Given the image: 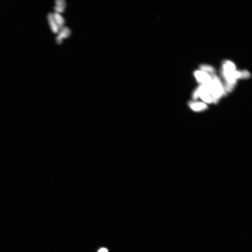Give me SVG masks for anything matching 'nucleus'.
<instances>
[{
	"instance_id": "f257e3e1",
	"label": "nucleus",
	"mask_w": 252,
	"mask_h": 252,
	"mask_svg": "<svg viewBox=\"0 0 252 252\" xmlns=\"http://www.w3.org/2000/svg\"><path fill=\"white\" fill-rule=\"evenodd\" d=\"M212 80L208 84V89L213 100V102L217 103L223 95L226 94L224 86L217 76L212 75Z\"/></svg>"
},
{
	"instance_id": "f03ea898",
	"label": "nucleus",
	"mask_w": 252,
	"mask_h": 252,
	"mask_svg": "<svg viewBox=\"0 0 252 252\" xmlns=\"http://www.w3.org/2000/svg\"><path fill=\"white\" fill-rule=\"evenodd\" d=\"M194 74L197 81L201 85L207 83L211 81V76L204 72L196 71Z\"/></svg>"
},
{
	"instance_id": "7ed1b4c3",
	"label": "nucleus",
	"mask_w": 252,
	"mask_h": 252,
	"mask_svg": "<svg viewBox=\"0 0 252 252\" xmlns=\"http://www.w3.org/2000/svg\"><path fill=\"white\" fill-rule=\"evenodd\" d=\"M190 108L196 112H200L207 109V106L204 103L196 101H190L188 103Z\"/></svg>"
},
{
	"instance_id": "20e7f679",
	"label": "nucleus",
	"mask_w": 252,
	"mask_h": 252,
	"mask_svg": "<svg viewBox=\"0 0 252 252\" xmlns=\"http://www.w3.org/2000/svg\"><path fill=\"white\" fill-rule=\"evenodd\" d=\"M58 33V35L56 38V42L58 44H60L61 43L63 39L69 37L71 35V31L68 28L64 26L60 29Z\"/></svg>"
},
{
	"instance_id": "39448f33",
	"label": "nucleus",
	"mask_w": 252,
	"mask_h": 252,
	"mask_svg": "<svg viewBox=\"0 0 252 252\" xmlns=\"http://www.w3.org/2000/svg\"><path fill=\"white\" fill-rule=\"evenodd\" d=\"M48 19L50 28L53 32L55 33H58L59 31V28L55 21L54 14L50 13L48 14Z\"/></svg>"
},
{
	"instance_id": "423d86ee",
	"label": "nucleus",
	"mask_w": 252,
	"mask_h": 252,
	"mask_svg": "<svg viewBox=\"0 0 252 252\" xmlns=\"http://www.w3.org/2000/svg\"><path fill=\"white\" fill-rule=\"evenodd\" d=\"M55 3L54 9L55 13H60L64 12L66 6V2L64 0H56Z\"/></svg>"
},
{
	"instance_id": "0eeeda50",
	"label": "nucleus",
	"mask_w": 252,
	"mask_h": 252,
	"mask_svg": "<svg viewBox=\"0 0 252 252\" xmlns=\"http://www.w3.org/2000/svg\"><path fill=\"white\" fill-rule=\"evenodd\" d=\"M236 66L234 63L230 61H226L223 64L222 71H235Z\"/></svg>"
},
{
	"instance_id": "6e6552de",
	"label": "nucleus",
	"mask_w": 252,
	"mask_h": 252,
	"mask_svg": "<svg viewBox=\"0 0 252 252\" xmlns=\"http://www.w3.org/2000/svg\"><path fill=\"white\" fill-rule=\"evenodd\" d=\"M54 14V18L57 24L59 31L64 26L65 19L60 13H55Z\"/></svg>"
},
{
	"instance_id": "1a4fd4ad",
	"label": "nucleus",
	"mask_w": 252,
	"mask_h": 252,
	"mask_svg": "<svg viewBox=\"0 0 252 252\" xmlns=\"http://www.w3.org/2000/svg\"><path fill=\"white\" fill-rule=\"evenodd\" d=\"M200 68L202 70V71L208 74L210 73L212 75L214 74L215 72L214 69L209 65H202L200 66Z\"/></svg>"
},
{
	"instance_id": "9d476101",
	"label": "nucleus",
	"mask_w": 252,
	"mask_h": 252,
	"mask_svg": "<svg viewBox=\"0 0 252 252\" xmlns=\"http://www.w3.org/2000/svg\"><path fill=\"white\" fill-rule=\"evenodd\" d=\"M242 79H248L251 76L250 72L246 70L241 71Z\"/></svg>"
},
{
	"instance_id": "9b49d317",
	"label": "nucleus",
	"mask_w": 252,
	"mask_h": 252,
	"mask_svg": "<svg viewBox=\"0 0 252 252\" xmlns=\"http://www.w3.org/2000/svg\"><path fill=\"white\" fill-rule=\"evenodd\" d=\"M98 252H108L107 249L105 248H102L100 249Z\"/></svg>"
}]
</instances>
